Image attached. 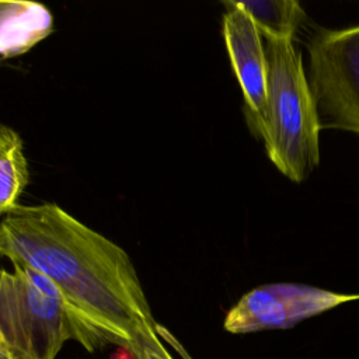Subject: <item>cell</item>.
<instances>
[{"instance_id": "10", "label": "cell", "mask_w": 359, "mask_h": 359, "mask_svg": "<svg viewBox=\"0 0 359 359\" xmlns=\"http://www.w3.org/2000/svg\"><path fill=\"white\" fill-rule=\"evenodd\" d=\"M160 338L175 346L184 359H191L180 342L168 332L167 328L160 324L149 325L139 331L128 346V351L135 359H174Z\"/></svg>"}, {"instance_id": "5", "label": "cell", "mask_w": 359, "mask_h": 359, "mask_svg": "<svg viewBox=\"0 0 359 359\" xmlns=\"http://www.w3.org/2000/svg\"><path fill=\"white\" fill-rule=\"evenodd\" d=\"M352 300H359V293H339L302 283L262 285L241 296L227 311L223 327L231 334L290 328Z\"/></svg>"}, {"instance_id": "7", "label": "cell", "mask_w": 359, "mask_h": 359, "mask_svg": "<svg viewBox=\"0 0 359 359\" xmlns=\"http://www.w3.org/2000/svg\"><path fill=\"white\" fill-rule=\"evenodd\" d=\"M53 32L50 10L28 0H0V57L29 52Z\"/></svg>"}, {"instance_id": "6", "label": "cell", "mask_w": 359, "mask_h": 359, "mask_svg": "<svg viewBox=\"0 0 359 359\" xmlns=\"http://www.w3.org/2000/svg\"><path fill=\"white\" fill-rule=\"evenodd\" d=\"M223 4L226 11L222 31L229 59L241 87L248 125L261 136L266 107L265 41L252 20L233 0Z\"/></svg>"}, {"instance_id": "8", "label": "cell", "mask_w": 359, "mask_h": 359, "mask_svg": "<svg viewBox=\"0 0 359 359\" xmlns=\"http://www.w3.org/2000/svg\"><path fill=\"white\" fill-rule=\"evenodd\" d=\"M29 182L28 161L21 136L0 125V220L17 208L20 195Z\"/></svg>"}, {"instance_id": "9", "label": "cell", "mask_w": 359, "mask_h": 359, "mask_svg": "<svg viewBox=\"0 0 359 359\" xmlns=\"http://www.w3.org/2000/svg\"><path fill=\"white\" fill-rule=\"evenodd\" d=\"M255 24L265 39H293L306 17L296 0H233Z\"/></svg>"}, {"instance_id": "3", "label": "cell", "mask_w": 359, "mask_h": 359, "mask_svg": "<svg viewBox=\"0 0 359 359\" xmlns=\"http://www.w3.org/2000/svg\"><path fill=\"white\" fill-rule=\"evenodd\" d=\"M0 266V348L15 359H55L81 334L55 285L35 269Z\"/></svg>"}, {"instance_id": "2", "label": "cell", "mask_w": 359, "mask_h": 359, "mask_svg": "<svg viewBox=\"0 0 359 359\" xmlns=\"http://www.w3.org/2000/svg\"><path fill=\"white\" fill-rule=\"evenodd\" d=\"M266 107L261 139L289 180L304 181L320 161V123L302 55L293 39H265Z\"/></svg>"}, {"instance_id": "11", "label": "cell", "mask_w": 359, "mask_h": 359, "mask_svg": "<svg viewBox=\"0 0 359 359\" xmlns=\"http://www.w3.org/2000/svg\"><path fill=\"white\" fill-rule=\"evenodd\" d=\"M0 359H15L7 349L0 348Z\"/></svg>"}, {"instance_id": "4", "label": "cell", "mask_w": 359, "mask_h": 359, "mask_svg": "<svg viewBox=\"0 0 359 359\" xmlns=\"http://www.w3.org/2000/svg\"><path fill=\"white\" fill-rule=\"evenodd\" d=\"M307 52L306 74L320 129L359 135V24L317 32Z\"/></svg>"}, {"instance_id": "1", "label": "cell", "mask_w": 359, "mask_h": 359, "mask_svg": "<svg viewBox=\"0 0 359 359\" xmlns=\"http://www.w3.org/2000/svg\"><path fill=\"white\" fill-rule=\"evenodd\" d=\"M0 257L46 276L93 352L156 325L129 254L59 205H18L0 220Z\"/></svg>"}]
</instances>
